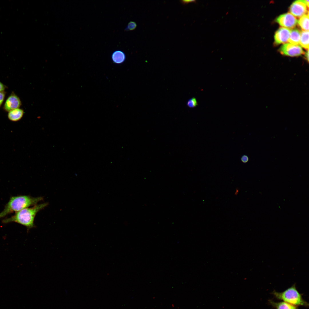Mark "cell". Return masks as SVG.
I'll list each match as a JSON object with an SVG mask.
<instances>
[{
  "mask_svg": "<svg viewBox=\"0 0 309 309\" xmlns=\"http://www.w3.org/2000/svg\"><path fill=\"white\" fill-rule=\"evenodd\" d=\"M48 203L37 204L31 208H26L17 212L11 217L3 219L2 223L15 222L25 226L28 231L35 227L34 220L37 214L47 206Z\"/></svg>",
  "mask_w": 309,
  "mask_h": 309,
  "instance_id": "1",
  "label": "cell"
},
{
  "mask_svg": "<svg viewBox=\"0 0 309 309\" xmlns=\"http://www.w3.org/2000/svg\"><path fill=\"white\" fill-rule=\"evenodd\" d=\"M43 200L42 197H33L27 195L11 197L5 205L4 209L0 213V218L30 206L36 205Z\"/></svg>",
  "mask_w": 309,
  "mask_h": 309,
  "instance_id": "2",
  "label": "cell"
},
{
  "mask_svg": "<svg viewBox=\"0 0 309 309\" xmlns=\"http://www.w3.org/2000/svg\"><path fill=\"white\" fill-rule=\"evenodd\" d=\"M272 294L277 299L292 305L297 306H308V304L303 298L297 289L295 284L282 292L274 291Z\"/></svg>",
  "mask_w": 309,
  "mask_h": 309,
  "instance_id": "3",
  "label": "cell"
},
{
  "mask_svg": "<svg viewBox=\"0 0 309 309\" xmlns=\"http://www.w3.org/2000/svg\"><path fill=\"white\" fill-rule=\"evenodd\" d=\"M309 0H298L294 2L290 5L289 11L294 16L300 17L308 13Z\"/></svg>",
  "mask_w": 309,
  "mask_h": 309,
  "instance_id": "4",
  "label": "cell"
},
{
  "mask_svg": "<svg viewBox=\"0 0 309 309\" xmlns=\"http://www.w3.org/2000/svg\"><path fill=\"white\" fill-rule=\"evenodd\" d=\"M279 51L282 54L290 57L298 56L305 54L300 46L290 43L283 44L280 48Z\"/></svg>",
  "mask_w": 309,
  "mask_h": 309,
  "instance_id": "5",
  "label": "cell"
},
{
  "mask_svg": "<svg viewBox=\"0 0 309 309\" xmlns=\"http://www.w3.org/2000/svg\"><path fill=\"white\" fill-rule=\"evenodd\" d=\"M276 21L281 26L290 29L295 27L298 22L296 18L289 12L280 15Z\"/></svg>",
  "mask_w": 309,
  "mask_h": 309,
  "instance_id": "6",
  "label": "cell"
},
{
  "mask_svg": "<svg viewBox=\"0 0 309 309\" xmlns=\"http://www.w3.org/2000/svg\"><path fill=\"white\" fill-rule=\"evenodd\" d=\"M21 105V102L19 98L15 94L13 93L6 100L3 108L6 112H9L19 108Z\"/></svg>",
  "mask_w": 309,
  "mask_h": 309,
  "instance_id": "7",
  "label": "cell"
},
{
  "mask_svg": "<svg viewBox=\"0 0 309 309\" xmlns=\"http://www.w3.org/2000/svg\"><path fill=\"white\" fill-rule=\"evenodd\" d=\"M290 30L284 27L280 28L276 32L274 38L275 43L277 44L285 43L288 42Z\"/></svg>",
  "mask_w": 309,
  "mask_h": 309,
  "instance_id": "8",
  "label": "cell"
},
{
  "mask_svg": "<svg viewBox=\"0 0 309 309\" xmlns=\"http://www.w3.org/2000/svg\"><path fill=\"white\" fill-rule=\"evenodd\" d=\"M111 58L114 64H120L124 62L126 58L125 54L122 51L116 50L112 54Z\"/></svg>",
  "mask_w": 309,
  "mask_h": 309,
  "instance_id": "9",
  "label": "cell"
},
{
  "mask_svg": "<svg viewBox=\"0 0 309 309\" xmlns=\"http://www.w3.org/2000/svg\"><path fill=\"white\" fill-rule=\"evenodd\" d=\"M269 303L275 309H298L297 306L284 301L277 302L270 300Z\"/></svg>",
  "mask_w": 309,
  "mask_h": 309,
  "instance_id": "10",
  "label": "cell"
},
{
  "mask_svg": "<svg viewBox=\"0 0 309 309\" xmlns=\"http://www.w3.org/2000/svg\"><path fill=\"white\" fill-rule=\"evenodd\" d=\"M23 114V110L19 108L9 112L7 116L10 120L13 122H16L21 118Z\"/></svg>",
  "mask_w": 309,
  "mask_h": 309,
  "instance_id": "11",
  "label": "cell"
},
{
  "mask_svg": "<svg viewBox=\"0 0 309 309\" xmlns=\"http://www.w3.org/2000/svg\"><path fill=\"white\" fill-rule=\"evenodd\" d=\"M301 32L297 29H294L290 31L288 42L294 45L299 44Z\"/></svg>",
  "mask_w": 309,
  "mask_h": 309,
  "instance_id": "12",
  "label": "cell"
},
{
  "mask_svg": "<svg viewBox=\"0 0 309 309\" xmlns=\"http://www.w3.org/2000/svg\"><path fill=\"white\" fill-rule=\"evenodd\" d=\"M299 44L306 49L309 48V31L302 30L301 32Z\"/></svg>",
  "mask_w": 309,
  "mask_h": 309,
  "instance_id": "13",
  "label": "cell"
},
{
  "mask_svg": "<svg viewBox=\"0 0 309 309\" xmlns=\"http://www.w3.org/2000/svg\"><path fill=\"white\" fill-rule=\"evenodd\" d=\"M297 23L303 31H309V13L301 17Z\"/></svg>",
  "mask_w": 309,
  "mask_h": 309,
  "instance_id": "14",
  "label": "cell"
},
{
  "mask_svg": "<svg viewBox=\"0 0 309 309\" xmlns=\"http://www.w3.org/2000/svg\"><path fill=\"white\" fill-rule=\"evenodd\" d=\"M187 104L189 107L193 108L195 107L198 104L196 99L194 98H193L188 100Z\"/></svg>",
  "mask_w": 309,
  "mask_h": 309,
  "instance_id": "15",
  "label": "cell"
},
{
  "mask_svg": "<svg viewBox=\"0 0 309 309\" xmlns=\"http://www.w3.org/2000/svg\"><path fill=\"white\" fill-rule=\"evenodd\" d=\"M137 26L136 23L134 21H130L124 29L125 31H132L134 30Z\"/></svg>",
  "mask_w": 309,
  "mask_h": 309,
  "instance_id": "16",
  "label": "cell"
},
{
  "mask_svg": "<svg viewBox=\"0 0 309 309\" xmlns=\"http://www.w3.org/2000/svg\"><path fill=\"white\" fill-rule=\"evenodd\" d=\"M241 161L244 163H247L249 160V158L248 156L246 155H242L241 158Z\"/></svg>",
  "mask_w": 309,
  "mask_h": 309,
  "instance_id": "17",
  "label": "cell"
},
{
  "mask_svg": "<svg viewBox=\"0 0 309 309\" xmlns=\"http://www.w3.org/2000/svg\"><path fill=\"white\" fill-rule=\"evenodd\" d=\"M5 95V93L4 91L0 92V107L4 101Z\"/></svg>",
  "mask_w": 309,
  "mask_h": 309,
  "instance_id": "18",
  "label": "cell"
},
{
  "mask_svg": "<svg viewBox=\"0 0 309 309\" xmlns=\"http://www.w3.org/2000/svg\"><path fill=\"white\" fill-rule=\"evenodd\" d=\"M180 2L183 5H185L190 3L195 2L196 0H182L180 1Z\"/></svg>",
  "mask_w": 309,
  "mask_h": 309,
  "instance_id": "19",
  "label": "cell"
},
{
  "mask_svg": "<svg viewBox=\"0 0 309 309\" xmlns=\"http://www.w3.org/2000/svg\"><path fill=\"white\" fill-rule=\"evenodd\" d=\"M6 88V86L0 81V92H3Z\"/></svg>",
  "mask_w": 309,
  "mask_h": 309,
  "instance_id": "20",
  "label": "cell"
},
{
  "mask_svg": "<svg viewBox=\"0 0 309 309\" xmlns=\"http://www.w3.org/2000/svg\"><path fill=\"white\" fill-rule=\"evenodd\" d=\"M305 57L307 61L308 62L309 61V51L308 49L307 50V52L305 54Z\"/></svg>",
  "mask_w": 309,
  "mask_h": 309,
  "instance_id": "21",
  "label": "cell"
}]
</instances>
